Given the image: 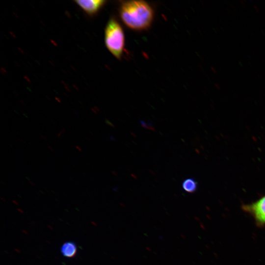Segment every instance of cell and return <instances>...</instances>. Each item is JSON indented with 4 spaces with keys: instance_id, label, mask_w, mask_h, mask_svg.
<instances>
[{
    "instance_id": "obj_1",
    "label": "cell",
    "mask_w": 265,
    "mask_h": 265,
    "mask_svg": "<svg viewBox=\"0 0 265 265\" xmlns=\"http://www.w3.org/2000/svg\"><path fill=\"white\" fill-rule=\"evenodd\" d=\"M119 13L124 24L134 30L148 28L152 24L154 18L152 8L142 0L123 2L121 4Z\"/></svg>"
},
{
    "instance_id": "obj_2",
    "label": "cell",
    "mask_w": 265,
    "mask_h": 265,
    "mask_svg": "<svg viewBox=\"0 0 265 265\" xmlns=\"http://www.w3.org/2000/svg\"><path fill=\"white\" fill-rule=\"evenodd\" d=\"M105 44L108 51L120 59L124 48L125 37L122 28L114 19L107 22L105 31Z\"/></svg>"
},
{
    "instance_id": "obj_3",
    "label": "cell",
    "mask_w": 265,
    "mask_h": 265,
    "mask_svg": "<svg viewBox=\"0 0 265 265\" xmlns=\"http://www.w3.org/2000/svg\"><path fill=\"white\" fill-rule=\"evenodd\" d=\"M243 208L254 216L257 224H265V195L254 203L244 205Z\"/></svg>"
},
{
    "instance_id": "obj_4",
    "label": "cell",
    "mask_w": 265,
    "mask_h": 265,
    "mask_svg": "<svg viewBox=\"0 0 265 265\" xmlns=\"http://www.w3.org/2000/svg\"><path fill=\"white\" fill-rule=\"evenodd\" d=\"M76 4L88 15L92 16L96 14L105 4L103 0H75Z\"/></svg>"
},
{
    "instance_id": "obj_5",
    "label": "cell",
    "mask_w": 265,
    "mask_h": 265,
    "mask_svg": "<svg viewBox=\"0 0 265 265\" xmlns=\"http://www.w3.org/2000/svg\"><path fill=\"white\" fill-rule=\"evenodd\" d=\"M61 254L64 257L72 258L75 257L78 252V247L76 244L71 241L63 243L60 248Z\"/></svg>"
},
{
    "instance_id": "obj_6",
    "label": "cell",
    "mask_w": 265,
    "mask_h": 265,
    "mask_svg": "<svg viewBox=\"0 0 265 265\" xmlns=\"http://www.w3.org/2000/svg\"><path fill=\"white\" fill-rule=\"evenodd\" d=\"M182 187L185 191L189 193H193L197 189V182L193 179L187 178L183 181Z\"/></svg>"
},
{
    "instance_id": "obj_7",
    "label": "cell",
    "mask_w": 265,
    "mask_h": 265,
    "mask_svg": "<svg viewBox=\"0 0 265 265\" xmlns=\"http://www.w3.org/2000/svg\"><path fill=\"white\" fill-rule=\"evenodd\" d=\"M64 131H65V129H63L62 131L59 132V133H58V134L57 135V137L60 136V135L61 134H62Z\"/></svg>"
},
{
    "instance_id": "obj_8",
    "label": "cell",
    "mask_w": 265,
    "mask_h": 265,
    "mask_svg": "<svg viewBox=\"0 0 265 265\" xmlns=\"http://www.w3.org/2000/svg\"><path fill=\"white\" fill-rule=\"evenodd\" d=\"M29 183L32 185V186H35V184L32 182L30 180L29 181Z\"/></svg>"
},
{
    "instance_id": "obj_9",
    "label": "cell",
    "mask_w": 265,
    "mask_h": 265,
    "mask_svg": "<svg viewBox=\"0 0 265 265\" xmlns=\"http://www.w3.org/2000/svg\"><path fill=\"white\" fill-rule=\"evenodd\" d=\"M76 147L80 151H81V150L80 149V148L78 146H76Z\"/></svg>"
},
{
    "instance_id": "obj_10",
    "label": "cell",
    "mask_w": 265,
    "mask_h": 265,
    "mask_svg": "<svg viewBox=\"0 0 265 265\" xmlns=\"http://www.w3.org/2000/svg\"><path fill=\"white\" fill-rule=\"evenodd\" d=\"M48 148H49L50 150H51L52 151H53V149L52 147H51L50 146H48Z\"/></svg>"
},
{
    "instance_id": "obj_11",
    "label": "cell",
    "mask_w": 265,
    "mask_h": 265,
    "mask_svg": "<svg viewBox=\"0 0 265 265\" xmlns=\"http://www.w3.org/2000/svg\"><path fill=\"white\" fill-rule=\"evenodd\" d=\"M41 137H42L43 138H44L45 140H46V138H45V137L44 135L43 136L42 135H41Z\"/></svg>"
}]
</instances>
